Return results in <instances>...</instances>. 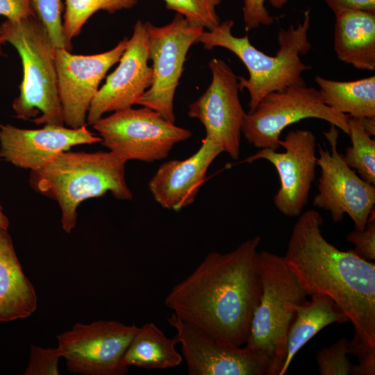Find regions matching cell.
<instances>
[{"mask_svg":"<svg viewBox=\"0 0 375 375\" xmlns=\"http://www.w3.org/2000/svg\"><path fill=\"white\" fill-rule=\"evenodd\" d=\"M260 236L231 252H211L175 285L165 299L177 317L230 344H245L262 283L258 269Z\"/></svg>","mask_w":375,"mask_h":375,"instance_id":"cell-1","label":"cell"},{"mask_svg":"<svg viewBox=\"0 0 375 375\" xmlns=\"http://www.w3.org/2000/svg\"><path fill=\"white\" fill-rule=\"evenodd\" d=\"M322 224L317 210L301 213L283 256L307 296L331 297L352 324L349 354L375 353V264L328 242Z\"/></svg>","mask_w":375,"mask_h":375,"instance_id":"cell-2","label":"cell"},{"mask_svg":"<svg viewBox=\"0 0 375 375\" xmlns=\"http://www.w3.org/2000/svg\"><path fill=\"white\" fill-rule=\"evenodd\" d=\"M234 22L228 19L210 31H204L196 42L206 49L225 48L235 54L249 72V78L238 77L240 90H247L249 94V113L252 112L267 94L287 88L305 85L302 74L310 69L300 57L312 48L308 40L310 26L309 10L297 26L293 24L280 29L277 41L278 49L274 56L258 50L251 43L248 35L236 37L232 33Z\"/></svg>","mask_w":375,"mask_h":375,"instance_id":"cell-3","label":"cell"},{"mask_svg":"<svg viewBox=\"0 0 375 375\" xmlns=\"http://www.w3.org/2000/svg\"><path fill=\"white\" fill-rule=\"evenodd\" d=\"M126 162L110 151H65L44 167L31 172L30 184L38 192L58 202L62 228L70 233L77 208L85 200L108 192L119 200H131L125 178Z\"/></svg>","mask_w":375,"mask_h":375,"instance_id":"cell-4","label":"cell"},{"mask_svg":"<svg viewBox=\"0 0 375 375\" xmlns=\"http://www.w3.org/2000/svg\"><path fill=\"white\" fill-rule=\"evenodd\" d=\"M0 28L22 60V80L12 103L15 117L37 125H65L54 47L44 25L33 13L19 21L6 19Z\"/></svg>","mask_w":375,"mask_h":375,"instance_id":"cell-5","label":"cell"},{"mask_svg":"<svg viewBox=\"0 0 375 375\" xmlns=\"http://www.w3.org/2000/svg\"><path fill=\"white\" fill-rule=\"evenodd\" d=\"M258 269L262 293L245 347L268 362L270 375H280L296 308L307 300V294L284 256L259 252Z\"/></svg>","mask_w":375,"mask_h":375,"instance_id":"cell-6","label":"cell"},{"mask_svg":"<svg viewBox=\"0 0 375 375\" xmlns=\"http://www.w3.org/2000/svg\"><path fill=\"white\" fill-rule=\"evenodd\" d=\"M92 126L99 133L101 143L125 162L165 159L176 144L192 135L190 130L144 106L115 111Z\"/></svg>","mask_w":375,"mask_h":375,"instance_id":"cell-7","label":"cell"},{"mask_svg":"<svg viewBox=\"0 0 375 375\" xmlns=\"http://www.w3.org/2000/svg\"><path fill=\"white\" fill-rule=\"evenodd\" d=\"M349 117L327 106L319 90L305 84L265 96L252 112L246 113L242 133L257 148L277 151L281 133L294 123L307 118L319 119L348 135Z\"/></svg>","mask_w":375,"mask_h":375,"instance_id":"cell-8","label":"cell"},{"mask_svg":"<svg viewBox=\"0 0 375 375\" xmlns=\"http://www.w3.org/2000/svg\"><path fill=\"white\" fill-rule=\"evenodd\" d=\"M144 23L153 79L137 104L151 108L174 123V99L186 56L204 29L178 12L170 23L162 26Z\"/></svg>","mask_w":375,"mask_h":375,"instance_id":"cell-9","label":"cell"},{"mask_svg":"<svg viewBox=\"0 0 375 375\" xmlns=\"http://www.w3.org/2000/svg\"><path fill=\"white\" fill-rule=\"evenodd\" d=\"M138 329L135 325L117 321L76 324L71 331L57 335V348L72 373L123 375L128 368L121 361Z\"/></svg>","mask_w":375,"mask_h":375,"instance_id":"cell-10","label":"cell"},{"mask_svg":"<svg viewBox=\"0 0 375 375\" xmlns=\"http://www.w3.org/2000/svg\"><path fill=\"white\" fill-rule=\"evenodd\" d=\"M324 135L330 143L331 151L322 147L318 149L320 176L313 206L329 211L335 223L341 222L347 214L355 227L364 229L374 208L375 187L344 162L338 151V132L335 126L331 125Z\"/></svg>","mask_w":375,"mask_h":375,"instance_id":"cell-11","label":"cell"},{"mask_svg":"<svg viewBox=\"0 0 375 375\" xmlns=\"http://www.w3.org/2000/svg\"><path fill=\"white\" fill-rule=\"evenodd\" d=\"M212 81L198 99L189 104L188 115L203 125L206 138L220 147L232 159L238 160L246 115L239 97L238 77L223 60L208 63Z\"/></svg>","mask_w":375,"mask_h":375,"instance_id":"cell-12","label":"cell"},{"mask_svg":"<svg viewBox=\"0 0 375 375\" xmlns=\"http://www.w3.org/2000/svg\"><path fill=\"white\" fill-rule=\"evenodd\" d=\"M284 152L260 149L245 162L266 160L276 168L280 188L274 197L276 208L289 217H299L308 204L317 166V138L309 130L296 129L279 140Z\"/></svg>","mask_w":375,"mask_h":375,"instance_id":"cell-13","label":"cell"},{"mask_svg":"<svg viewBox=\"0 0 375 375\" xmlns=\"http://www.w3.org/2000/svg\"><path fill=\"white\" fill-rule=\"evenodd\" d=\"M128 40L124 37L112 49L92 55L73 54L68 49L54 47L58 90L66 126L87 125L88 112L100 83L119 61Z\"/></svg>","mask_w":375,"mask_h":375,"instance_id":"cell-14","label":"cell"},{"mask_svg":"<svg viewBox=\"0 0 375 375\" xmlns=\"http://www.w3.org/2000/svg\"><path fill=\"white\" fill-rule=\"evenodd\" d=\"M181 345L190 375H270L269 365L247 349L219 340L175 314L167 318Z\"/></svg>","mask_w":375,"mask_h":375,"instance_id":"cell-15","label":"cell"},{"mask_svg":"<svg viewBox=\"0 0 375 375\" xmlns=\"http://www.w3.org/2000/svg\"><path fill=\"white\" fill-rule=\"evenodd\" d=\"M149 60L146 25L138 20L118 66L106 77L90 104L87 125H92L106 113L137 104L152 83L153 71Z\"/></svg>","mask_w":375,"mask_h":375,"instance_id":"cell-16","label":"cell"},{"mask_svg":"<svg viewBox=\"0 0 375 375\" xmlns=\"http://www.w3.org/2000/svg\"><path fill=\"white\" fill-rule=\"evenodd\" d=\"M101 139L88 128L46 124L26 129L0 124V158L16 167L38 171L72 147L101 143Z\"/></svg>","mask_w":375,"mask_h":375,"instance_id":"cell-17","label":"cell"},{"mask_svg":"<svg viewBox=\"0 0 375 375\" xmlns=\"http://www.w3.org/2000/svg\"><path fill=\"white\" fill-rule=\"evenodd\" d=\"M222 152L219 146L205 138L199 149L189 158L162 163L149 181L154 200L163 208L174 211L192 204L208 168Z\"/></svg>","mask_w":375,"mask_h":375,"instance_id":"cell-18","label":"cell"},{"mask_svg":"<svg viewBox=\"0 0 375 375\" xmlns=\"http://www.w3.org/2000/svg\"><path fill=\"white\" fill-rule=\"evenodd\" d=\"M35 288L25 276L8 229H0V322L31 315L37 308Z\"/></svg>","mask_w":375,"mask_h":375,"instance_id":"cell-19","label":"cell"},{"mask_svg":"<svg viewBox=\"0 0 375 375\" xmlns=\"http://www.w3.org/2000/svg\"><path fill=\"white\" fill-rule=\"evenodd\" d=\"M333 49L355 68L375 70V12L342 10L335 14Z\"/></svg>","mask_w":375,"mask_h":375,"instance_id":"cell-20","label":"cell"},{"mask_svg":"<svg viewBox=\"0 0 375 375\" xmlns=\"http://www.w3.org/2000/svg\"><path fill=\"white\" fill-rule=\"evenodd\" d=\"M310 297L311 301L306 300L296 308L287 337L286 358L280 375L285 374L297 353L320 330L333 323L349 322L331 297L322 294Z\"/></svg>","mask_w":375,"mask_h":375,"instance_id":"cell-21","label":"cell"},{"mask_svg":"<svg viewBox=\"0 0 375 375\" xmlns=\"http://www.w3.org/2000/svg\"><path fill=\"white\" fill-rule=\"evenodd\" d=\"M178 344L176 335L167 338L154 323H146L138 327L122 357V365L147 369L177 367L183 358L176 349Z\"/></svg>","mask_w":375,"mask_h":375,"instance_id":"cell-22","label":"cell"},{"mask_svg":"<svg viewBox=\"0 0 375 375\" xmlns=\"http://www.w3.org/2000/svg\"><path fill=\"white\" fill-rule=\"evenodd\" d=\"M324 103L350 117H375V76L340 81L316 76Z\"/></svg>","mask_w":375,"mask_h":375,"instance_id":"cell-23","label":"cell"},{"mask_svg":"<svg viewBox=\"0 0 375 375\" xmlns=\"http://www.w3.org/2000/svg\"><path fill=\"white\" fill-rule=\"evenodd\" d=\"M348 126L351 146L342 155L343 160L360 177L374 185L375 140L365 131L362 119L349 117Z\"/></svg>","mask_w":375,"mask_h":375,"instance_id":"cell-24","label":"cell"},{"mask_svg":"<svg viewBox=\"0 0 375 375\" xmlns=\"http://www.w3.org/2000/svg\"><path fill=\"white\" fill-rule=\"evenodd\" d=\"M138 0H64L62 26L68 40L77 37L89 18L99 10L110 14L129 9Z\"/></svg>","mask_w":375,"mask_h":375,"instance_id":"cell-25","label":"cell"},{"mask_svg":"<svg viewBox=\"0 0 375 375\" xmlns=\"http://www.w3.org/2000/svg\"><path fill=\"white\" fill-rule=\"evenodd\" d=\"M35 14L44 25L53 46L72 50V43L66 38L62 26V0H31Z\"/></svg>","mask_w":375,"mask_h":375,"instance_id":"cell-26","label":"cell"},{"mask_svg":"<svg viewBox=\"0 0 375 375\" xmlns=\"http://www.w3.org/2000/svg\"><path fill=\"white\" fill-rule=\"evenodd\" d=\"M165 6L183 15L192 24L207 31L212 30L220 22L216 7L221 0H164Z\"/></svg>","mask_w":375,"mask_h":375,"instance_id":"cell-27","label":"cell"},{"mask_svg":"<svg viewBox=\"0 0 375 375\" xmlns=\"http://www.w3.org/2000/svg\"><path fill=\"white\" fill-rule=\"evenodd\" d=\"M348 340L342 338L316 353L318 370L321 375L353 374L354 365L347 357Z\"/></svg>","mask_w":375,"mask_h":375,"instance_id":"cell-28","label":"cell"},{"mask_svg":"<svg viewBox=\"0 0 375 375\" xmlns=\"http://www.w3.org/2000/svg\"><path fill=\"white\" fill-rule=\"evenodd\" d=\"M267 0H243L242 13L244 27L247 31L257 28L260 26H270L274 17L265 6ZM274 8H282L289 0H268Z\"/></svg>","mask_w":375,"mask_h":375,"instance_id":"cell-29","label":"cell"},{"mask_svg":"<svg viewBox=\"0 0 375 375\" xmlns=\"http://www.w3.org/2000/svg\"><path fill=\"white\" fill-rule=\"evenodd\" d=\"M348 242L353 244L351 250L359 257L372 261L375 259V210H372L365 228L355 227L347 235Z\"/></svg>","mask_w":375,"mask_h":375,"instance_id":"cell-30","label":"cell"},{"mask_svg":"<svg viewBox=\"0 0 375 375\" xmlns=\"http://www.w3.org/2000/svg\"><path fill=\"white\" fill-rule=\"evenodd\" d=\"M61 357L58 348L43 349L31 344L26 375H58V360Z\"/></svg>","mask_w":375,"mask_h":375,"instance_id":"cell-31","label":"cell"},{"mask_svg":"<svg viewBox=\"0 0 375 375\" xmlns=\"http://www.w3.org/2000/svg\"><path fill=\"white\" fill-rule=\"evenodd\" d=\"M35 13L31 0H0V15L10 21H19Z\"/></svg>","mask_w":375,"mask_h":375,"instance_id":"cell-32","label":"cell"},{"mask_svg":"<svg viewBox=\"0 0 375 375\" xmlns=\"http://www.w3.org/2000/svg\"><path fill=\"white\" fill-rule=\"evenodd\" d=\"M335 14L342 10L375 12V0H324Z\"/></svg>","mask_w":375,"mask_h":375,"instance_id":"cell-33","label":"cell"},{"mask_svg":"<svg viewBox=\"0 0 375 375\" xmlns=\"http://www.w3.org/2000/svg\"><path fill=\"white\" fill-rule=\"evenodd\" d=\"M363 126L365 131L372 137L375 134V117H367L362 119Z\"/></svg>","mask_w":375,"mask_h":375,"instance_id":"cell-34","label":"cell"},{"mask_svg":"<svg viewBox=\"0 0 375 375\" xmlns=\"http://www.w3.org/2000/svg\"><path fill=\"white\" fill-rule=\"evenodd\" d=\"M9 227V221L3 212V208L0 204V229H8Z\"/></svg>","mask_w":375,"mask_h":375,"instance_id":"cell-35","label":"cell"},{"mask_svg":"<svg viewBox=\"0 0 375 375\" xmlns=\"http://www.w3.org/2000/svg\"><path fill=\"white\" fill-rule=\"evenodd\" d=\"M6 43V40L3 36V31L0 28V56L3 55V46Z\"/></svg>","mask_w":375,"mask_h":375,"instance_id":"cell-36","label":"cell"}]
</instances>
